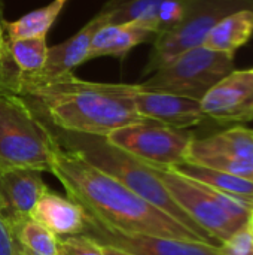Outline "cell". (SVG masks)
Here are the masks:
<instances>
[{"label":"cell","mask_w":253,"mask_h":255,"mask_svg":"<svg viewBox=\"0 0 253 255\" xmlns=\"http://www.w3.org/2000/svg\"><path fill=\"white\" fill-rule=\"evenodd\" d=\"M67 0H52L49 4L25 13L16 21H6V33L9 40L46 37V33L64 9Z\"/></svg>","instance_id":"d6986e66"},{"label":"cell","mask_w":253,"mask_h":255,"mask_svg":"<svg viewBox=\"0 0 253 255\" xmlns=\"http://www.w3.org/2000/svg\"><path fill=\"white\" fill-rule=\"evenodd\" d=\"M183 18L169 33L157 36L143 75H149L180 54L203 45L207 33L225 16L237 10H253V0H182Z\"/></svg>","instance_id":"52a82bcc"},{"label":"cell","mask_w":253,"mask_h":255,"mask_svg":"<svg viewBox=\"0 0 253 255\" xmlns=\"http://www.w3.org/2000/svg\"><path fill=\"white\" fill-rule=\"evenodd\" d=\"M171 169H174L176 172H179L180 175L186 178H191L194 181H198L210 187L215 191L233 196L253 206L252 181H248V179H243V178H239L225 172H219L210 167H204L200 164H194L189 161H183L177 166H173Z\"/></svg>","instance_id":"e0dca14e"},{"label":"cell","mask_w":253,"mask_h":255,"mask_svg":"<svg viewBox=\"0 0 253 255\" xmlns=\"http://www.w3.org/2000/svg\"><path fill=\"white\" fill-rule=\"evenodd\" d=\"M58 148L49 126L22 96L0 94V170L49 172Z\"/></svg>","instance_id":"277c9868"},{"label":"cell","mask_w":253,"mask_h":255,"mask_svg":"<svg viewBox=\"0 0 253 255\" xmlns=\"http://www.w3.org/2000/svg\"><path fill=\"white\" fill-rule=\"evenodd\" d=\"M55 236L81 235L85 227L82 208L69 197H63L48 190L36 203L31 217Z\"/></svg>","instance_id":"9a60e30c"},{"label":"cell","mask_w":253,"mask_h":255,"mask_svg":"<svg viewBox=\"0 0 253 255\" xmlns=\"http://www.w3.org/2000/svg\"><path fill=\"white\" fill-rule=\"evenodd\" d=\"M233 70V54L200 45L180 54L139 84L146 90L171 93L200 102L212 87Z\"/></svg>","instance_id":"8992f818"},{"label":"cell","mask_w":253,"mask_h":255,"mask_svg":"<svg viewBox=\"0 0 253 255\" xmlns=\"http://www.w3.org/2000/svg\"><path fill=\"white\" fill-rule=\"evenodd\" d=\"M49 173L61 182L67 197L76 202L85 215L97 220L107 229L125 235L204 242L173 217L61 146L54 155Z\"/></svg>","instance_id":"6da1fadb"},{"label":"cell","mask_w":253,"mask_h":255,"mask_svg":"<svg viewBox=\"0 0 253 255\" xmlns=\"http://www.w3.org/2000/svg\"><path fill=\"white\" fill-rule=\"evenodd\" d=\"M183 18V1L182 0H166L161 3L157 13V36L171 31L176 28Z\"/></svg>","instance_id":"cb8c5ba5"},{"label":"cell","mask_w":253,"mask_h":255,"mask_svg":"<svg viewBox=\"0 0 253 255\" xmlns=\"http://www.w3.org/2000/svg\"><path fill=\"white\" fill-rule=\"evenodd\" d=\"M107 142L154 167H173L186 161L194 134L151 120L112 131Z\"/></svg>","instance_id":"ba28073f"},{"label":"cell","mask_w":253,"mask_h":255,"mask_svg":"<svg viewBox=\"0 0 253 255\" xmlns=\"http://www.w3.org/2000/svg\"><path fill=\"white\" fill-rule=\"evenodd\" d=\"M57 255H104L101 245L92 238L81 233L58 238Z\"/></svg>","instance_id":"603a6c76"},{"label":"cell","mask_w":253,"mask_h":255,"mask_svg":"<svg viewBox=\"0 0 253 255\" xmlns=\"http://www.w3.org/2000/svg\"><path fill=\"white\" fill-rule=\"evenodd\" d=\"M101 250H103V254L104 255H133L130 254V253H127V251H124V250L112 247V245H101Z\"/></svg>","instance_id":"83f0119b"},{"label":"cell","mask_w":253,"mask_h":255,"mask_svg":"<svg viewBox=\"0 0 253 255\" xmlns=\"http://www.w3.org/2000/svg\"><path fill=\"white\" fill-rule=\"evenodd\" d=\"M15 241L28 253L34 255H57L58 236L33 218L21 220L12 224Z\"/></svg>","instance_id":"ffe728a7"},{"label":"cell","mask_w":253,"mask_h":255,"mask_svg":"<svg viewBox=\"0 0 253 255\" xmlns=\"http://www.w3.org/2000/svg\"><path fill=\"white\" fill-rule=\"evenodd\" d=\"M252 34L253 10L243 9L221 19L204 37L203 46L234 55L236 51L252 37Z\"/></svg>","instance_id":"2e32d148"},{"label":"cell","mask_w":253,"mask_h":255,"mask_svg":"<svg viewBox=\"0 0 253 255\" xmlns=\"http://www.w3.org/2000/svg\"><path fill=\"white\" fill-rule=\"evenodd\" d=\"M206 118L219 123L253 120V69L233 70L200 100Z\"/></svg>","instance_id":"8fae6325"},{"label":"cell","mask_w":253,"mask_h":255,"mask_svg":"<svg viewBox=\"0 0 253 255\" xmlns=\"http://www.w3.org/2000/svg\"><path fill=\"white\" fill-rule=\"evenodd\" d=\"M48 48L46 37L10 40V52L21 76H33L43 70Z\"/></svg>","instance_id":"44dd1931"},{"label":"cell","mask_w":253,"mask_h":255,"mask_svg":"<svg viewBox=\"0 0 253 255\" xmlns=\"http://www.w3.org/2000/svg\"><path fill=\"white\" fill-rule=\"evenodd\" d=\"M248 226H249V229H251V232L253 233V209H252V214H251V220H249V223H248Z\"/></svg>","instance_id":"f546056e"},{"label":"cell","mask_w":253,"mask_h":255,"mask_svg":"<svg viewBox=\"0 0 253 255\" xmlns=\"http://www.w3.org/2000/svg\"><path fill=\"white\" fill-rule=\"evenodd\" d=\"M48 190L42 172L0 170V214L10 226L30 218L36 203Z\"/></svg>","instance_id":"4fadbf2b"},{"label":"cell","mask_w":253,"mask_h":255,"mask_svg":"<svg viewBox=\"0 0 253 255\" xmlns=\"http://www.w3.org/2000/svg\"><path fill=\"white\" fill-rule=\"evenodd\" d=\"M15 255H34L31 254V253H28L27 250H24L18 242H16V248H15Z\"/></svg>","instance_id":"f1b7e54d"},{"label":"cell","mask_w":253,"mask_h":255,"mask_svg":"<svg viewBox=\"0 0 253 255\" xmlns=\"http://www.w3.org/2000/svg\"><path fill=\"white\" fill-rule=\"evenodd\" d=\"M186 161L253 182V130L233 127L191 142Z\"/></svg>","instance_id":"9c48e42d"},{"label":"cell","mask_w":253,"mask_h":255,"mask_svg":"<svg viewBox=\"0 0 253 255\" xmlns=\"http://www.w3.org/2000/svg\"><path fill=\"white\" fill-rule=\"evenodd\" d=\"M16 241L13 236L12 226L0 214V255H15Z\"/></svg>","instance_id":"4316f807"},{"label":"cell","mask_w":253,"mask_h":255,"mask_svg":"<svg viewBox=\"0 0 253 255\" xmlns=\"http://www.w3.org/2000/svg\"><path fill=\"white\" fill-rule=\"evenodd\" d=\"M121 28V24H103L97 28V31L92 34L88 60L104 57L107 49L110 48L112 42L115 40L118 31Z\"/></svg>","instance_id":"484cf974"},{"label":"cell","mask_w":253,"mask_h":255,"mask_svg":"<svg viewBox=\"0 0 253 255\" xmlns=\"http://www.w3.org/2000/svg\"><path fill=\"white\" fill-rule=\"evenodd\" d=\"M57 130L107 137L143 118L128 97V84L91 82L66 73L55 78L21 76L18 93Z\"/></svg>","instance_id":"7a4b0ae2"},{"label":"cell","mask_w":253,"mask_h":255,"mask_svg":"<svg viewBox=\"0 0 253 255\" xmlns=\"http://www.w3.org/2000/svg\"><path fill=\"white\" fill-rule=\"evenodd\" d=\"M157 34L139 24L134 22H125L121 24V28L112 42L110 48L107 49L106 55L119 57L124 58L134 46L143 43V42H154Z\"/></svg>","instance_id":"7402d4cb"},{"label":"cell","mask_w":253,"mask_h":255,"mask_svg":"<svg viewBox=\"0 0 253 255\" xmlns=\"http://www.w3.org/2000/svg\"><path fill=\"white\" fill-rule=\"evenodd\" d=\"M49 128L63 149L79 155L91 166L119 181L137 196H140L155 208L161 209L163 212L169 214L180 224L192 230L204 242L212 245H221L195 221H192L191 217L174 202L169 190L157 176L155 169L152 166L112 145L110 142H107L106 137L66 133L54 128L52 126H49Z\"/></svg>","instance_id":"3957f363"},{"label":"cell","mask_w":253,"mask_h":255,"mask_svg":"<svg viewBox=\"0 0 253 255\" xmlns=\"http://www.w3.org/2000/svg\"><path fill=\"white\" fill-rule=\"evenodd\" d=\"M0 7H3V3H1V0H0Z\"/></svg>","instance_id":"1f68e13d"},{"label":"cell","mask_w":253,"mask_h":255,"mask_svg":"<svg viewBox=\"0 0 253 255\" xmlns=\"http://www.w3.org/2000/svg\"><path fill=\"white\" fill-rule=\"evenodd\" d=\"M106 24V19L101 12H98L86 25H84L76 34L67 40L48 48L46 63L40 73L33 75L34 78H55L72 70L84 61H88V52L92 34L100 25Z\"/></svg>","instance_id":"5bb4252c"},{"label":"cell","mask_w":253,"mask_h":255,"mask_svg":"<svg viewBox=\"0 0 253 255\" xmlns=\"http://www.w3.org/2000/svg\"><path fill=\"white\" fill-rule=\"evenodd\" d=\"M219 255H253V233L246 224L219 247Z\"/></svg>","instance_id":"d4e9b609"},{"label":"cell","mask_w":253,"mask_h":255,"mask_svg":"<svg viewBox=\"0 0 253 255\" xmlns=\"http://www.w3.org/2000/svg\"><path fill=\"white\" fill-rule=\"evenodd\" d=\"M154 169L174 202L219 244L230 239L249 223L252 205L215 191L198 181L180 175L171 167Z\"/></svg>","instance_id":"5b68a950"},{"label":"cell","mask_w":253,"mask_h":255,"mask_svg":"<svg viewBox=\"0 0 253 255\" xmlns=\"http://www.w3.org/2000/svg\"><path fill=\"white\" fill-rule=\"evenodd\" d=\"M128 97L143 120H151L164 126L186 130L204 121V114L198 100L146 90L140 84H128Z\"/></svg>","instance_id":"7c38bea8"},{"label":"cell","mask_w":253,"mask_h":255,"mask_svg":"<svg viewBox=\"0 0 253 255\" xmlns=\"http://www.w3.org/2000/svg\"><path fill=\"white\" fill-rule=\"evenodd\" d=\"M84 235L101 245H112L133 255H219V245L201 241L160 238L148 235H125L85 215Z\"/></svg>","instance_id":"30bf717a"},{"label":"cell","mask_w":253,"mask_h":255,"mask_svg":"<svg viewBox=\"0 0 253 255\" xmlns=\"http://www.w3.org/2000/svg\"><path fill=\"white\" fill-rule=\"evenodd\" d=\"M1 93H4V91H3V90H1V87H0V94H1Z\"/></svg>","instance_id":"4dcf8cb0"},{"label":"cell","mask_w":253,"mask_h":255,"mask_svg":"<svg viewBox=\"0 0 253 255\" xmlns=\"http://www.w3.org/2000/svg\"><path fill=\"white\" fill-rule=\"evenodd\" d=\"M166 0H110L100 12L106 24H139L157 34V13Z\"/></svg>","instance_id":"ac0fdd59"}]
</instances>
